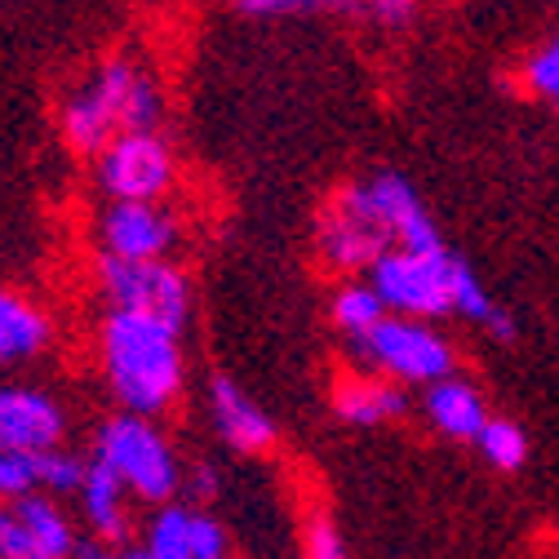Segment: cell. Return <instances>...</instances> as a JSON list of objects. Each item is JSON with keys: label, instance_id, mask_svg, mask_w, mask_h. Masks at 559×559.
<instances>
[{"label": "cell", "instance_id": "cell-1", "mask_svg": "<svg viewBox=\"0 0 559 559\" xmlns=\"http://www.w3.org/2000/svg\"><path fill=\"white\" fill-rule=\"evenodd\" d=\"M182 333L129 311H107L98 329V360L111 395L133 417H160L178 404L187 382Z\"/></svg>", "mask_w": 559, "mask_h": 559}, {"label": "cell", "instance_id": "cell-2", "mask_svg": "<svg viewBox=\"0 0 559 559\" xmlns=\"http://www.w3.org/2000/svg\"><path fill=\"white\" fill-rule=\"evenodd\" d=\"M160 111L165 98L147 67H138L133 58H111L62 103L58 129L76 156L98 160L120 133H152Z\"/></svg>", "mask_w": 559, "mask_h": 559}, {"label": "cell", "instance_id": "cell-3", "mask_svg": "<svg viewBox=\"0 0 559 559\" xmlns=\"http://www.w3.org/2000/svg\"><path fill=\"white\" fill-rule=\"evenodd\" d=\"M94 462H103L129 488V498L156 511L182 493L178 453L152 417H133V413L107 417L103 431L94 436Z\"/></svg>", "mask_w": 559, "mask_h": 559}, {"label": "cell", "instance_id": "cell-4", "mask_svg": "<svg viewBox=\"0 0 559 559\" xmlns=\"http://www.w3.org/2000/svg\"><path fill=\"white\" fill-rule=\"evenodd\" d=\"M471 266L449 253L444 245L436 249H391L382 262H373L369 285L382 298L391 316L404 320H440L457 316V285Z\"/></svg>", "mask_w": 559, "mask_h": 559}, {"label": "cell", "instance_id": "cell-5", "mask_svg": "<svg viewBox=\"0 0 559 559\" xmlns=\"http://www.w3.org/2000/svg\"><path fill=\"white\" fill-rule=\"evenodd\" d=\"M352 352L360 356V365L395 386H436L444 378H453V346L423 320H404V316H386L369 337H360Z\"/></svg>", "mask_w": 559, "mask_h": 559}, {"label": "cell", "instance_id": "cell-6", "mask_svg": "<svg viewBox=\"0 0 559 559\" xmlns=\"http://www.w3.org/2000/svg\"><path fill=\"white\" fill-rule=\"evenodd\" d=\"M98 289L111 302V311L147 316L178 333L191 316V285L174 262H124L98 253Z\"/></svg>", "mask_w": 559, "mask_h": 559}, {"label": "cell", "instance_id": "cell-7", "mask_svg": "<svg viewBox=\"0 0 559 559\" xmlns=\"http://www.w3.org/2000/svg\"><path fill=\"white\" fill-rule=\"evenodd\" d=\"M316 245H320L324 262L337 271H373V262H382L395 249V236H391L386 218L378 214L369 187L356 182V187H342L324 204Z\"/></svg>", "mask_w": 559, "mask_h": 559}, {"label": "cell", "instance_id": "cell-8", "mask_svg": "<svg viewBox=\"0 0 559 559\" xmlns=\"http://www.w3.org/2000/svg\"><path fill=\"white\" fill-rule=\"evenodd\" d=\"M174 147L152 133H120L116 143L94 160V182L111 204H160L174 187Z\"/></svg>", "mask_w": 559, "mask_h": 559}, {"label": "cell", "instance_id": "cell-9", "mask_svg": "<svg viewBox=\"0 0 559 559\" xmlns=\"http://www.w3.org/2000/svg\"><path fill=\"white\" fill-rule=\"evenodd\" d=\"M62 440H67V413L49 391L23 382L0 386V449L19 457H45L62 449Z\"/></svg>", "mask_w": 559, "mask_h": 559}, {"label": "cell", "instance_id": "cell-10", "mask_svg": "<svg viewBox=\"0 0 559 559\" xmlns=\"http://www.w3.org/2000/svg\"><path fill=\"white\" fill-rule=\"evenodd\" d=\"M98 240L107 258L165 262V253L178 245V218L165 204H107L98 218Z\"/></svg>", "mask_w": 559, "mask_h": 559}, {"label": "cell", "instance_id": "cell-11", "mask_svg": "<svg viewBox=\"0 0 559 559\" xmlns=\"http://www.w3.org/2000/svg\"><path fill=\"white\" fill-rule=\"evenodd\" d=\"M209 417H214V431L223 436V444L240 457H266L280 440L266 408H258L231 378L209 382Z\"/></svg>", "mask_w": 559, "mask_h": 559}, {"label": "cell", "instance_id": "cell-12", "mask_svg": "<svg viewBox=\"0 0 559 559\" xmlns=\"http://www.w3.org/2000/svg\"><path fill=\"white\" fill-rule=\"evenodd\" d=\"M365 187H369L378 214L386 218V227H391L400 249H436V245H444L436 223H431V214H427L423 195L413 191V182H404L400 174H373Z\"/></svg>", "mask_w": 559, "mask_h": 559}, {"label": "cell", "instance_id": "cell-13", "mask_svg": "<svg viewBox=\"0 0 559 559\" xmlns=\"http://www.w3.org/2000/svg\"><path fill=\"white\" fill-rule=\"evenodd\" d=\"M408 408V395L404 386L378 378V373H342L333 382V413L342 417V423L352 427H382V423H395V417H404Z\"/></svg>", "mask_w": 559, "mask_h": 559}, {"label": "cell", "instance_id": "cell-14", "mask_svg": "<svg viewBox=\"0 0 559 559\" xmlns=\"http://www.w3.org/2000/svg\"><path fill=\"white\" fill-rule=\"evenodd\" d=\"M81 515L85 524L94 528V537L103 546H124L129 528H133V515H129V488L103 466L90 457V471H85V484H81Z\"/></svg>", "mask_w": 559, "mask_h": 559}, {"label": "cell", "instance_id": "cell-15", "mask_svg": "<svg viewBox=\"0 0 559 559\" xmlns=\"http://www.w3.org/2000/svg\"><path fill=\"white\" fill-rule=\"evenodd\" d=\"M427 417H431V427L440 431V436H449V440H479V431L488 427V404H484V395H479V386L475 382H466V378H444V382H436V386H427Z\"/></svg>", "mask_w": 559, "mask_h": 559}, {"label": "cell", "instance_id": "cell-16", "mask_svg": "<svg viewBox=\"0 0 559 559\" xmlns=\"http://www.w3.org/2000/svg\"><path fill=\"white\" fill-rule=\"evenodd\" d=\"M49 337H53V324L32 298L0 289V369L36 360L49 346Z\"/></svg>", "mask_w": 559, "mask_h": 559}, {"label": "cell", "instance_id": "cell-17", "mask_svg": "<svg viewBox=\"0 0 559 559\" xmlns=\"http://www.w3.org/2000/svg\"><path fill=\"white\" fill-rule=\"evenodd\" d=\"M14 511H19L23 528L32 533V542H36V550L45 559H72L76 555V524H72V515L62 511L58 498L27 493V498L14 502Z\"/></svg>", "mask_w": 559, "mask_h": 559}, {"label": "cell", "instance_id": "cell-18", "mask_svg": "<svg viewBox=\"0 0 559 559\" xmlns=\"http://www.w3.org/2000/svg\"><path fill=\"white\" fill-rule=\"evenodd\" d=\"M329 316H333V329L356 346V342H360V337H369V333H373L391 311L382 307V298L373 294V285H342V289L333 294Z\"/></svg>", "mask_w": 559, "mask_h": 559}, {"label": "cell", "instance_id": "cell-19", "mask_svg": "<svg viewBox=\"0 0 559 559\" xmlns=\"http://www.w3.org/2000/svg\"><path fill=\"white\" fill-rule=\"evenodd\" d=\"M475 449L488 466H498V471H520L528 462V436H524L520 423H511V417H488V427L479 431Z\"/></svg>", "mask_w": 559, "mask_h": 559}, {"label": "cell", "instance_id": "cell-20", "mask_svg": "<svg viewBox=\"0 0 559 559\" xmlns=\"http://www.w3.org/2000/svg\"><path fill=\"white\" fill-rule=\"evenodd\" d=\"M85 471H90V462H85L81 453H72V449H53V453L36 457V493H49V498L81 493Z\"/></svg>", "mask_w": 559, "mask_h": 559}, {"label": "cell", "instance_id": "cell-21", "mask_svg": "<svg viewBox=\"0 0 559 559\" xmlns=\"http://www.w3.org/2000/svg\"><path fill=\"white\" fill-rule=\"evenodd\" d=\"M143 555L147 559H191V550H187V507L169 502L152 515Z\"/></svg>", "mask_w": 559, "mask_h": 559}, {"label": "cell", "instance_id": "cell-22", "mask_svg": "<svg viewBox=\"0 0 559 559\" xmlns=\"http://www.w3.org/2000/svg\"><path fill=\"white\" fill-rule=\"evenodd\" d=\"M187 550H191V559H231L236 537L218 515L187 507Z\"/></svg>", "mask_w": 559, "mask_h": 559}, {"label": "cell", "instance_id": "cell-23", "mask_svg": "<svg viewBox=\"0 0 559 559\" xmlns=\"http://www.w3.org/2000/svg\"><path fill=\"white\" fill-rule=\"evenodd\" d=\"M352 0H236V10L249 19H302L324 10H346Z\"/></svg>", "mask_w": 559, "mask_h": 559}, {"label": "cell", "instance_id": "cell-24", "mask_svg": "<svg viewBox=\"0 0 559 559\" xmlns=\"http://www.w3.org/2000/svg\"><path fill=\"white\" fill-rule=\"evenodd\" d=\"M302 559H352L346 537L337 533V524L329 515H311L302 528Z\"/></svg>", "mask_w": 559, "mask_h": 559}, {"label": "cell", "instance_id": "cell-25", "mask_svg": "<svg viewBox=\"0 0 559 559\" xmlns=\"http://www.w3.org/2000/svg\"><path fill=\"white\" fill-rule=\"evenodd\" d=\"M27 493H36V457L0 449V502H19Z\"/></svg>", "mask_w": 559, "mask_h": 559}, {"label": "cell", "instance_id": "cell-26", "mask_svg": "<svg viewBox=\"0 0 559 559\" xmlns=\"http://www.w3.org/2000/svg\"><path fill=\"white\" fill-rule=\"evenodd\" d=\"M0 559H45L32 542V533L23 528L14 502H0Z\"/></svg>", "mask_w": 559, "mask_h": 559}, {"label": "cell", "instance_id": "cell-27", "mask_svg": "<svg viewBox=\"0 0 559 559\" xmlns=\"http://www.w3.org/2000/svg\"><path fill=\"white\" fill-rule=\"evenodd\" d=\"M528 85L542 94V98H550V103H559V36L546 45V49H537L533 53V62H528Z\"/></svg>", "mask_w": 559, "mask_h": 559}, {"label": "cell", "instance_id": "cell-28", "mask_svg": "<svg viewBox=\"0 0 559 559\" xmlns=\"http://www.w3.org/2000/svg\"><path fill=\"white\" fill-rule=\"evenodd\" d=\"M360 10H369L378 23H386V27H404V23H413V14H417V0H356Z\"/></svg>", "mask_w": 559, "mask_h": 559}, {"label": "cell", "instance_id": "cell-29", "mask_svg": "<svg viewBox=\"0 0 559 559\" xmlns=\"http://www.w3.org/2000/svg\"><path fill=\"white\" fill-rule=\"evenodd\" d=\"M182 484H187L191 493H195V502H209V498L218 493V479H214V471H204V466H195V471H191V479H182Z\"/></svg>", "mask_w": 559, "mask_h": 559}, {"label": "cell", "instance_id": "cell-30", "mask_svg": "<svg viewBox=\"0 0 559 559\" xmlns=\"http://www.w3.org/2000/svg\"><path fill=\"white\" fill-rule=\"evenodd\" d=\"M85 559H147L143 550H129V546H103V550H90Z\"/></svg>", "mask_w": 559, "mask_h": 559}]
</instances>
